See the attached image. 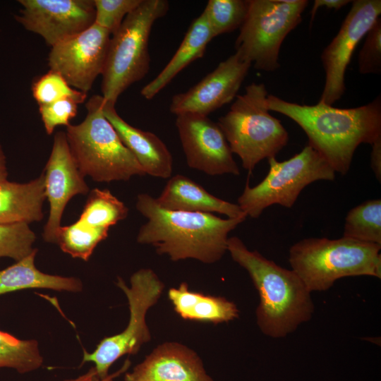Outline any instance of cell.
<instances>
[{"mask_svg":"<svg viewBox=\"0 0 381 381\" xmlns=\"http://www.w3.org/2000/svg\"><path fill=\"white\" fill-rule=\"evenodd\" d=\"M267 106L295 121L308 136V145L341 175L349 171L359 145H371L381 138L380 96L363 106L340 109L321 101L298 104L268 95Z\"/></svg>","mask_w":381,"mask_h":381,"instance_id":"cell-1","label":"cell"},{"mask_svg":"<svg viewBox=\"0 0 381 381\" xmlns=\"http://www.w3.org/2000/svg\"><path fill=\"white\" fill-rule=\"evenodd\" d=\"M135 207L147 219L139 229L137 241L152 246L158 254L173 261H219L227 252L229 234L247 217L222 219L210 213L169 210L147 193L137 196Z\"/></svg>","mask_w":381,"mask_h":381,"instance_id":"cell-2","label":"cell"},{"mask_svg":"<svg viewBox=\"0 0 381 381\" xmlns=\"http://www.w3.org/2000/svg\"><path fill=\"white\" fill-rule=\"evenodd\" d=\"M227 252L247 271L258 291L255 315L262 333L284 338L312 318L315 306L311 292L294 270L249 250L237 236L228 238Z\"/></svg>","mask_w":381,"mask_h":381,"instance_id":"cell-3","label":"cell"},{"mask_svg":"<svg viewBox=\"0 0 381 381\" xmlns=\"http://www.w3.org/2000/svg\"><path fill=\"white\" fill-rule=\"evenodd\" d=\"M381 245L342 236L337 239L308 238L294 243L289 262L307 289H329L339 279L370 276L381 278Z\"/></svg>","mask_w":381,"mask_h":381,"instance_id":"cell-4","label":"cell"},{"mask_svg":"<svg viewBox=\"0 0 381 381\" xmlns=\"http://www.w3.org/2000/svg\"><path fill=\"white\" fill-rule=\"evenodd\" d=\"M102 103V95L92 96L85 104V119L66 127L69 149L80 173L97 182L128 181L144 175L135 157L104 116Z\"/></svg>","mask_w":381,"mask_h":381,"instance_id":"cell-5","label":"cell"},{"mask_svg":"<svg viewBox=\"0 0 381 381\" xmlns=\"http://www.w3.org/2000/svg\"><path fill=\"white\" fill-rule=\"evenodd\" d=\"M267 95L263 83L250 84L217 122L231 152L249 174L264 159L275 157L289 141L281 121L269 112Z\"/></svg>","mask_w":381,"mask_h":381,"instance_id":"cell-6","label":"cell"},{"mask_svg":"<svg viewBox=\"0 0 381 381\" xmlns=\"http://www.w3.org/2000/svg\"><path fill=\"white\" fill-rule=\"evenodd\" d=\"M168 10L166 0H143L111 36L102 73V97L106 102L116 104L126 90L147 75L151 30Z\"/></svg>","mask_w":381,"mask_h":381,"instance_id":"cell-7","label":"cell"},{"mask_svg":"<svg viewBox=\"0 0 381 381\" xmlns=\"http://www.w3.org/2000/svg\"><path fill=\"white\" fill-rule=\"evenodd\" d=\"M306 0H250L235 42L236 52L255 69L274 71L287 35L302 20Z\"/></svg>","mask_w":381,"mask_h":381,"instance_id":"cell-8","label":"cell"},{"mask_svg":"<svg viewBox=\"0 0 381 381\" xmlns=\"http://www.w3.org/2000/svg\"><path fill=\"white\" fill-rule=\"evenodd\" d=\"M269 171L261 182L250 187L248 180L238 198L241 210L258 218L268 207L279 205L290 208L305 187L317 181H334L335 171L311 146L307 145L290 159H267Z\"/></svg>","mask_w":381,"mask_h":381,"instance_id":"cell-9","label":"cell"},{"mask_svg":"<svg viewBox=\"0 0 381 381\" xmlns=\"http://www.w3.org/2000/svg\"><path fill=\"white\" fill-rule=\"evenodd\" d=\"M131 286L118 277L116 285L125 294L129 306L128 325L121 332L102 339L92 353L83 350L82 364L92 362L99 379L109 375L112 364L124 355H135L141 346L151 339L146 322L150 308L160 298L164 284L151 269L143 268L134 272Z\"/></svg>","mask_w":381,"mask_h":381,"instance_id":"cell-10","label":"cell"},{"mask_svg":"<svg viewBox=\"0 0 381 381\" xmlns=\"http://www.w3.org/2000/svg\"><path fill=\"white\" fill-rule=\"evenodd\" d=\"M321 61L325 83L319 101L332 105L345 92V73L353 51L381 13L380 0H356Z\"/></svg>","mask_w":381,"mask_h":381,"instance_id":"cell-11","label":"cell"},{"mask_svg":"<svg viewBox=\"0 0 381 381\" xmlns=\"http://www.w3.org/2000/svg\"><path fill=\"white\" fill-rule=\"evenodd\" d=\"M111 35L94 23L83 32L53 47L49 70L60 73L74 89L87 93L102 73Z\"/></svg>","mask_w":381,"mask_h":381,"instance_id":"cell-12","label":"cell"},{"mask_svg":"<svg viewBox=\"0 0 381 381\" xmlns=\"http://www.w3.org/2000/svg\"><path fill=\"white\" fill-rule=\"evenodd\" d=\"M15 19L27 30L39 35L51 47L95 23L94 0H18Z\"/></svg>","mask_w":381,"mask_h":381,"instance_id":"cell-13","label":"cell"},{"mask_svg":"<svg viewBox=\"0 0 381 381\" xmlns=\"http://www.w3.org/2000/svg\"><path fill=\"white\" fill-rule=\"evenodd\" d=\"M176 126L190 168L211 176L239 175V168L222 131L208 116L179 114Z\"/></svg>","mask_w":381,"mask_h":381,"instance_id":"cell-14","label":"cell"},{"mask_svg":"<svg viewBox=\"0 0 381 381\" xmlns=\"http://www.w3.org/2000/svg\"><path fill=\"white\" fill-rule=\"evenodd\" d=\"M251 66L235 52L188 90L175 95L169 111L208 116L236 98Z\"/></svg>","mask_w":381,"mask_h":381,"instance_id":"cell-15","label":"cell"},{"mask_svg":"<svg viewBox=\"0 0 381 381\" xmlns=\"http://www.w3.org/2000/svg\"><path fill=\"white\" fill-rule=\"evenodd\" d=\"M49 214L42 236L46 242L56 243L64 209L75 195H86L90 188L71 152L66 133L54 134L51 154L43 171Z\"/></svg>","mask_w":381,"mask_h":381,"instance_id":"cell-16","label":"cell"},{"mask_svg":"<svg viewBox=\"0 0 381 381\" xmlns=\"http://www.w3.org/2000/svg\"><path fill=\"white\" fill-rule=\"evenodd\" d=\"M125 381H214L198 353L176 341L164 342L155 348L131 372Z\"/></svg>","mask_w":381,"mask_h":381,"instance_id":"cell-17","label":"cell"},{"mask_svg":"<svg viewBox=\"0 0 381 381\" xmlns=\"http://www.w3.org/2000/svg\"><path fill=\"white\" fill-rule=\"evenodd\" d=\"M102 109L124 145L137 159L145 174L162 179L171 177L172 155L157 135L129 124L118 114L115 104L106 102L103 97Z\"/></svg>","mask_w":381,"mask_h":381,"instance_id":"cell-18","label":"cell"},{"mask_svg":"<svg viewBox=\"0 0 381 381\" xmlns=\"http://www.w3.org/2000/svg\"><path fill=\"white\" fill-rule=\"evenodd\" d=\"M162 208L189 212H214L227 218L247 217L238 204H234L207 192L190 178L176 174L170 177L160 195L155 198Z\"/></svg>","mask_w":381,"mask_h":381,"instance_id":"cell-19","label":"cell"},{"mask_svg":"<svg viewBox=\"0 0 381 381\" xmlns=\"http://www.w3.org/2000/svg\"><path fill=\"white\" fill-rule=\"evenodd\" d=\"M45 177L42 173L27 183L0 182V224H30L44 217Z\"/></svg>","mask_w":381,"mask_h":381,"instance_id":"cell-20","label":"cell"},{"mask_svg":"<svg viewBox=\"0 0 381 381\" xmlns=\"http://www.w3.org/2000/svg\"><path fill=\"white\" fill-rule=\"evenodd\" d=\"M168 298L175 312L183 320L219 324L239 316L238 308L233 301L190 290L186 282L169 289Z\"/></svg>","mask_w":381,"mask_h":381,"instance_id":"cell-21","label":"cell"},{"mask_svg":"<svg viewBox=\"0 0 381 381\" xmlns=\"http://www.w3.org/2000/svg\"><path fill=\"white\" fill-rule=\"evenodd\" d=\"M214 38L202 13L190 25L181 44L159 74L141 90V95L152 99L183 68L203 56L209 42Z\"/></svg>","mask_w":381,"mask_h":381,"instance_id":"cell-22","label":"cell"},{"mask_svg":"<svg viewBox=\"0 0 381 381\" xmlns=\"http://www.w3.org/2000/svg\"><path fill=\"white\" fill-rule=\"evenodd\" d=\"M35 248L25 258L0 270V295L27 289H48L78 292L83 289L80 279L42 272L35 265Z\"/></svg>","mask_w":381,"mask_h":381,"instance_id":"cell-23","label":"cell"},{"mask_svg":"<svg viewBox=\"0 0 381 381\" xmlns=\"http://www.w3.org/2000/svg\"><path fill=\"white\" fill-rule=\"evenodd\" d=\"M343 236L381 245V200L363 202L347 213Z\"/></svg>","mask_w":381,"mask_h":381,"instance_id":"cell-24","label":"cell"},{"mask_svg":"<svg viewBox=\"0 0 381 381\" xmlns=\"http://www.w3.org/2000/svg\"><path fill=\"white\" fill-rule=\"evenodd\" d=\"M128 208L108 189L94 188L89 192L78 219L82 224L109 229L126 218Z\"/></svg>","mask_w":381,"mask_h":381,"instance_id":"cell-25","label":"cell"},{"mask_svg":"<svg viewBox=\"0 0 381 381\" xmlns=\"http://www.w3.org/2000/svg\"><path fill=\"white\" fill-rule=\"evenodd\" d=\"M109 229L91 226L77 221L60 227L55 243L72 258L87 261L97 244L107 237Z\"/></svg>","mask_w":381,"mask_h":381,"instance_id":"cell-26","label":"cell"},{"mask_svg":"<svg viewBox=\"0 0 381 381\" xmlns=\"http://www.w3.org/2000/svg\"><path fill=\"white\" fill-rule=\"evenodd\" d=\"M42 363L36 340H21L0 330V368H12L23 374L40 368Z\"/></svg>","mask_w":381,"mask_h":381,"instance_id":"cell-27","label":"cell"},{"mask_svg":"<svg viewBox=\"0 0 381 381\" xmlns=\"http://www.w3.org/2000/svg\"><path fill=\"white\" fill-rule=\"evenodd\" d=\"M249 5L250 0H210L202 13L215 37L240 28Z\"/></svg>","mask_w":381,"mask_h":381,"instance_id":"cell-28","label":"cell"},{"mask_svg":"<svg viewBox=\"0 0 381 381\" xmlns=\"http://www.w3.org/2000/svg\"><path fill=\"white\" fill-rule=\"evenodd\" d=\"M32 92L39 106L67 97L73 98L81 104L87 98V93L73 88L60 73L52 70L32 83Z\"/></svg>","mask_w":381,"mask_h":381,"instance_id":"cell-29","label":"cell"},{"mask_svg":"<svg viewBox=\"0 0 381 381\" xmlns=\"http://www.w3.org/2000/svg\"><path fill=\"white\" fill-rule=\"evenodd\" d=\"M35 240V234L28 224H0V258L19 261L35 249L32 247Z\"/></svg>","mask_w":381,"mask_h":381,"instance_id":"cell-30","label":"cell"},{"mask_svg":"<svg viewBox=\"0 0 381 381\" xmlns=\"http://www.w3.org/2000/svg\"><path fill=\"white\" fill-rule=\"evenodd\" d=\"M143 0H94L95 23L111 35L120 28L126 17L136 9Z\"/></svg>","mask_w":381,"mask_h":381,"instance_id":"cell-31","label":"cell"},{"mask_svg":"<svg viewBox=\"0 0 381 381\" xmlns=\"http://www.w3.org/2000/svg\"><path fill=\"white\" fill-rule=\"evenodd\" d=\"M358 54V71L362 74L381 72V18L379 17L365 35Z\"/></svg>","mask_w":381,"mask_h":381,"instance_id":"cell-32","label":"cell"},{"mask_svg":"<svg viewBox=\"0 0 381 381\" xmlns=\"http://www.w3.org/2000/svg\"><path fill=\"white\" fill-rule=\"evenodd\" d=\"M79 104L76 99L67 97L40 105L39 111L47 133L52 134L59 126H68L70 121L77 115Z\"/></svg>","mask_w":381,"mask_h":381,"instance_id":"cell-33","label":"cell"},{"mask_svg":"<svg viewBox=\"0 0 381 381\" xmlns=\"http://www.w3.org/2000/svg\"><path fill=\"white\" fill-rule=\"evenodd\" d=\"M131 365V361L127 358L118 370L111 374H109V375L104 379H99L98 377L95 368L92 367L85 374L75 378L65 380L64 381H114L115 378L121 375L123 373H126Z\"/></svg>","mask_w":381,"mask_h":381,"instance_id":"cell-34","label":"cell"},{"mask_svg":"<svg viewBox=\"0 0 381 381\" xmlns=\"http://www.w3.org/2000/svg\"><path fill=\"white\" fill-rule=\"evenodd\" d=\"M370 154L371 168L377 181H381V138L377 140L372 145Z\"/></svg>","mask_w":381,"mask_h":381,"instance_id":"cell-35","label":"cell"},{"mask_svg":"<svg viewBox=\"0 0 381 381\" xmlns=\"http://www.w3.org/2000/svg\"><path fill=\"white\" fill-rule=\"evenodd\" d=\"M349 2V0H315L310 12L311 17L310 25H312L316 12L320 7L325 6L327 8H333L337 11L348 4Z\"/></svg>","mask_w":381,"mask_h":381,"instance_id":"cell-36","label":"cell"},{"mask_svg":"<svg viewBox=\"0 0 381 381\" xmlns=\"http://www.w3.org/2000/svg\"><path fill=\"white\" fill-rule=\"evenodd\" d=\"M8 170L6 166V159L0 143V182L7 180Z\"/></svg>","mask_w":381,"mask_h":381,"instance_id":"cell-37","label":"cell"}]
</instances>
